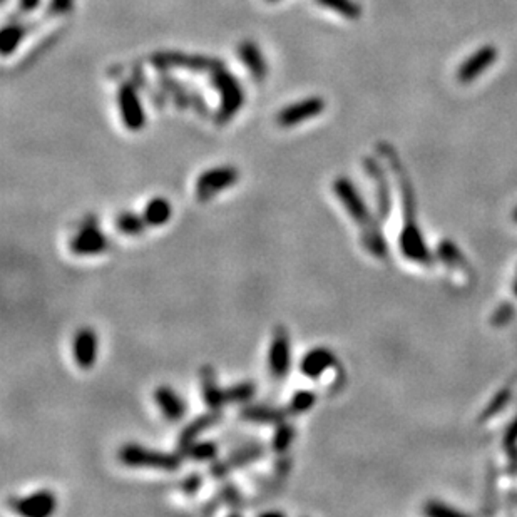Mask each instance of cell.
Returning a JSON list of instances; mask_svg holds the SVG:
<instances>
[{
  "instance_id": "cell-1",
  "label": "cell",
  "mask_w": 517,
  "mask_h": 517,
  "mask_svg": "<svg viewBox=\"0 0 517 517\" xmlns=\"http://www.w3.org/2000/svg\"><path fill=\"white\" fill-rule=\"evenodd\" d=\"M332 190L341 206L347 211V215L352 218L353 223L360 229L362 243L367 248V251L370 255L377 256V258H383L387 255V243L383 239L382 232H380L377 220L371 216L369 206H367V203L358 193L352 179L345 176L337 178L333 181Z\"/></svg>"
},
{
  "instance_id": "cell-2",
  "label": "cell",
  "mask_w": 517,
  "mask_h": 517,
  "mask_svg": "<svg viewBox=\"0 0 517 517\" xmlns=\"http://www.w3.org/2000/svg\"><path fill=\"white\" fill-rule=\"evenodd\" d=\"M118 460L124 467L131 469H155V471L174 472L183 464L181 454L149 448L141 444H124L118 451Z\"/></svg>"
},
{
  "instance_id": "cell-3",
  "label": "cell",
  "mask_w": 517,
  "mask_h": 517,
  "mask_svg": "<svg viewBox=\"0 0 517 517\" xmlns=\"http://www.w3.org/2000/svg\"><path fill=\"white\" fill-rule=\"evenodd\" d=\"M209 83L220 92V108L215 114V122L218 126L228 124L236 116V113L245 104V91L239 80L234 78L225 67H218L209 76Z\"/></svg>"
},
{
  "instance_id": "cell-4",
  "label": "cell",
  "mask_w": 517,
  "mask_h": 517,
  "mask_svg": "<svg viewBox=\"0 0 517 517\" xmlns=\"http://www.w3.org/2000/svg\"><path fill=\"white\" fill-rule=\"evenodd\" d=\"M149 62L157 71L185 69L193 72H213L218 67H223V62L220 59H213L208 57V55L199 54L173 52V50H160V52H155L151 55V59H149Z\"/></svg>"
},
{
  "instance_id": "cell-5",
  "label": "cell",
  "mask_w": 517,
  "mask_h": 517,
  "mask_svg": "<svg viewBox=\"0 0 517 517\" xmlns=\"http://www.w3.org/2000/svg\"><path fill=\"white\" fill-rule=\"evenodd\" d=\"M239 179V171L234 166H216L209 168L196 178L194 196L199 203H209L221 191L234 186Z\"/></svg>"
},
{
  "instance_id": "cell-6",
  "label": "cell",
  "mask_w": 517,
  "mask_h": 517,
  "mask_svg": "<svg viewBox=\"0 0 517 517\" xmlns=\"http://www.w3.org/2000/svg\"><path fill=\"white\" fill-rule=\"evenodd\" d=\"M267 454V446L262 442H248L245 446L234 448L229 455H226L225 459L221 460H215L211 465H209V471L208 474L211 476V479H225L228 477L229 474H233L238 469L246 467V465L256 462L260 460L262 457Z\"/></svg>"
},
{
  "instance_id": "cell-7",
  "label": "cell",
  "mask_w": 517,
  "mask_h": 517,
  "mask_svg": "<svg viewBox=\"0 0 517 517\" xmlns=\"http://www.w3.org/2000/svg\"><path fill=\"white\" fill-rule=\"evenodd\" d=\"M69 248L71 253L76 256H96L109 250L111 239L102 233L96 218H89L72 236Z\"/></svg>"
},
{
  "instance_id": "cell-8",
  "label": "cell",
  "mask_w": 517,
  "mask_h": 517,
  "mask_svg": "<svg viewBox=\"0 0 517 517\" xmlns=\"http://www.w3.org/2000/svg\"><path fill=\"white\" fill-rule=\"evenodd\" d=\"M118 108L121 113V121L127 131L138 132L146 126V114L141 104L138 85L134 83H122L118 89Z\"/></svg>"
},
{
  "instance_id": "cell-9",
  "label": "cell",
  "mask_w": 517,
  "mask_h": 517,
  "mask_svg": "<svg viewBox=\"0 0 517 517\" xmlns=\"http://www.w3.org/2000/svg\"><path fill=\"white\" fill-rule=\"evenodd\" d=\"M292 369V345H290L288 330L278 325L273 332V339L268 350V370L273 380L283 382Z\"/></svg>"
},
{
  "instance_id": "cell-10",
  "label": "cell",
  "mask_w": 517,
  "mask_h": 517,
  "mask_svg": "<svg viewBox=\"0 0 517 517\" xmlns=\"http://www.w3.org/2000/svg\"><path fill=\"white\" fill-rule=\"evenodd\" d=\"M7 504L19 516L47 517L55 512L57 497L49 489H41L31 495H24V497H10Z\"/></svg>"
},
{
  "instance_id": "cell-11",
  "label": "cell",
  "mask_w": 517,
  "mask_h": 517,
  "mask_svg": "<svg viewBox=\"0 0 517 517\" xmlns=\"http://www.w3.org/2000/svg\"><path fill=\"white\" fill-rule=\"evenodd\" d=\"M325 108H327V102H325L323 97L311 96L280 109L278 113H276L275 121L280 127H285L286 129V127L298 126V124L309 121V119L320 116L325 111Z\"/></svg>"
},
{
  "instance_id": "cell-12",
  "label": "cell",
  "mask_w": 517,
  "mask_h": 517,
  "mask_svg": "<svg viewBox=\"0 0 517 517\" xmlns=\"http://www.w3.org/2000/svg\"><path fill=\"white\" fill-rule=\"evenodd\" d=\"M499 50L494 45L487 44L479 47L472 55H469L457 69V79L462 84H471L477 78H481L493 64L497 61Z\"/></svg>"
},
{
  "instance_id": "cell-13",
  "label": "cell",
  "mask_w": 517,
  "mask_h": 517,
  "mask_svg": "<svg viewBox=\"0 0 517 517\" xmlns=\"http://www.w3.org/2000/svg\"><path fill=\"white\" fill-rule=\"evenodd\" d=\"M99 353V339L96 330L91 327L79 328L72 340V357L76 365L83 370H89L96 365Z\"/></svg>"
},
{
  "instance_id": "cell-14",
  "label": "cell",
  "mask_w": 517,
  "mask_h": 517,
  "mask_svg": "<svg viewBox=\"0 0 517 517\" xmlns=\"http://www.w3.org/2000/svg\"><path fill=\"white\" fill-rule=\"evenodd\" d=\"M286 417H290L286 407H275L268 404H250L239 410V418L250 424L278 425L280 422L286 420Z\"/></svg>"
},
{
  "instance_id": "cell-15",
  "label": "cell",
  "mask_w": 517,
  "mask_h": 517,
  "mask_svg": "<svg viewBox=\"0 0 517 517\" xmlns=\"http://www.w3.org/2000/svg\"><path fill=\"white\" fill-rule=\"evenodd\" d=\"M236 54L239 61L243 62V66H245L248 72H250L251 79L256 80V83H263V80L267 79L268 66L256 42L253 41L239 42Z\"/></svg>"
},
{
  "instance_id": "cell-16",
  "label": "cell",
  "mask_w": 517,
  "mask_h": 517,
  "mask_svg": "<svg viewBox=\"0 0 517 517\" xmlns=\"http://www.w3.org/2000/svg\"><path fill=\"white\" fill-rule=\"evenodd\" d=\"M337 365V355L327 347L311 348L305 353V357L300 362V370L305 377L309 378H320L327 370Z\"/></svg>"
},
{
  "instance_id": "cell-17",
  "label": "cell",
  "mask_w": 517,
  "mask_h": 517,
  "mask_svg": "<svg viewBox=\"0 0 517 517\" xmlns=\"http://www.w3.org/2000/svg\"><path fill=\"white\" fill-rule=\"evenodd\" d=\"M221 418H223V413L221 410H209V412L203 413V416L193 418L190 424L185 425V429L181 430L178 439V448L179 451H185L187 446L196 442L201 434H204L206 430L213 429L216 424H220Z\"/></svg>"
},
{
  "instance_id": "cell-18",
  "label": "cell",
  "mask_w": 517,
  "mask_h": 517,
  "mask_svg": "<svg viewBox=\"0 0 517 517\" xmlns=\"http://www.w3.org/2000/svg\"><path fill=\"white\" fill-rule=\"evenodd\" d=\"M199 382L203 400L209 410H223L226 404L225 388L220 387L216 371L211 365H203L199 369Z\"/></svg>"
},
{
  "instance_id": "cell-19",
  "label": "cell",
  "mask_w": 517,
  "mask_h": 517,
  "mask_svg": "<svg viewBox=\"0 0 517 517\" xmlns=\"http://www.w3.org/2000/svg\"><path fill=\"white\" fill-rule=\"evenodd\" d=\"M155 402L169 422H179L186 416V402L174 388L168 385L157 387L155 390Z\"/></svg>"
},
{
  "instance_id": "cell-20",
  "label": "cell",
  "mask_w": 517,
  "mask_h": 517,
  "mask_svg": "<svg viewBox=\"0 0 517 517\" xmlns=\"http://www.w3.org/2000/svg\"><path fill=\"white\" fill-rule=\"evenodd\" d=\"M363 164H365L367 174H369L371 181H374V187L375 191H377L380 216L385 218L388 216V213H390V187H388L385 173L380 168L378 162L371 160V157H365V160H363Z\"/></svg>"
},
{
  "instance_id": "cell-21",
  "label": "cell",
  "mask_w": 517,
  "mask_h": 517,
  "mask_svg": "<svg viewBox=\"0 0 517 517\" xmlns=\"http://www.w3.org/2000/svg\"><path fill=\"white\" fill-rule=\"evenodd\" d=\"M157 80H160L161 91L171 97L178 109H187L191 106V91L176 80L168 71H157Z\"/></svg>"
},
{
  "instance_id": "cell-22",
  "label": "cell",
  "mask_w": 517,
  "mask_h": 517,
  "mask_svg": "<svg viewBox=\"0 0 517 517\" xmlns=\"http://www.w3.org/2000/svg\"><path fill=\"white\" fill-rule=\"evenodd\" d=\"M144 220L149 228H160V226H164L173 216V206L166 198L162 196H156L151 201H148V204L144 206L143 211Z\"/></svg>"
},
{
  "instance_id": "cell-23",
  "label": "cell",
  "mask_w": 517,
  "mask_h": 517,
  "mask_svg": "<svg viewBox=\"0 0 517 517\" xmlns=\"http://www.w3.org/2000/svg\"><path fill=\"white\" fill-rule=\"evenodd\" d=\"M25 34H27V27L22 24H8L0 32V52L3 57H8L14 54L20 42L24 41Z\"/></svg>"
},
{
  "instance_id": "cell-24",
  "label": "cell",
  "mask_w": 517,
  "mask_h": 517,
  "mask_svg": "<svg viewBox=\"0 0 517 517\" xmlns=\"http://www.w3.org/2000/svg\"><path fill=\"white\" fill-rule=\"evenodd\" d=\"M114 226H116L119 233L126 234V236H139V234H143L149 228L143 215L139 216L131 211L119 213L116 220H114Z\"/></svg>"
},
{
  "instance_id": "cell-25",
  "label": "cell",
  "mask_w": 517,
  "mask_h": 517,
  "mask_svg": "<svg viewBox=\"0 0 517 517\" xmlns=\"http://www.w3.org/2000/svg\"><path fill=\"white\" fill-rule=\"evenodd\" d=\"M218 497L223 506L228 507V512L232 516H238L243 512V506H245V501H243V494L239 490V487L234 484L232 481H225L223 484L220 486L218 489Z\"/></svg>"
},
{
  "instance_id": "cell-26",
  "label": "cell",
  "mask_w": 517,
  "mask_h": 517,
  "mask_svg": "<svg viewBox=\"0 0 517 517\" xmlns=\"http://www.w3.org/2000/svg\"><path fill=\"white\" fill-rule=\"evenodd\" d=\"M218 452H220V447L213 440H201V442L196 440L185 451H181V454L186 455L187 459L196 460V462H215Z\"/></svg>"
},
{
  "instance_id": "cell-27",
  "label": "cell",
  "mask_w": 517,
  "mask_h": 517,
  "mask_svg": "<svg viewBox=\"0 0 517 517\" xmlns=\"http://www.w3.org/2000/svg\"><path fill=\"white\" fill-rule=\"evenodd\" d=\"M295 435H297V430L295 427L290 424V422H280L278 425H275V432H273V439H271V448L276 452V454H286L288 448L292 447Z\"/></svg>"
},
{
  "instance_id": "cell-28",
  "label": "cell",
  "mask_w": 517,
  "mask_h": 517,
  "mask_svg": "<svg viewBox=\"0 0 517 517\" xmlns=\"http://www.w3.org/2000/svg\"><path fill=\"white\" fill-rule=\"evenodd\" d=\"M315 2L350 20L360 19L362 15V7L358 6L355 0H315Z\"/></svg>"
},
{
  "instance_id": "cell-29",
  "label": "cell",
  "mask_w": 517,
  "mask_h": 517,
  "mask_svg": "<svg viewBox=\"0 0 517 517\" xmlns=\"http://www.w3.org/2000/svg\"><path fill=\"white\" fill-rule=\"evenodd\" d=\"M256 395V383L245 380V382H236L228 388H225L226 404H248Z\"/></svg>"
},
{
  "instance_id": "cell-30",
  "label": "cell",
  "mask_w": 517,
  "mask_h": 517,
  "mask_svg": "<svg viewBox=\"0 0 517 517\" xmlns=\"http://www.w3.org/2000/svg\"><path fill=\"white\" fill-rule=\"evenodd\" d=\"M315 402H317V394L313 390H298L295 392L290 399L288 404H286V410H288V416L290 417H297L302 416V413L309 412V410L313 407Z\"/></svg>"
},
{
  "instance_id": "cell-31",
  "label": "cell",
  "mask_w": 517,
  "mask_h": 517,
  "mask_svg": "<svg viewBox=\"0 0 517 517\" xmlns=\"http://www.w3.org/2000/svg\"><path fill=\"white\" fill-rule=\"evenodd\" d=\"M203 482H204L203 474H199V472L190 474V476H186L181 482L183 494L187 495V497H193V495H196L201 490V487H203Z\"/></svg>"
},
{
  "instance_id": "cell-32",
  "label": "cell",
  "mask_w": 517,
  "mask_h": 517,
  "mask_svg": "<svg viewBox=\"0 0 517 517\" xmlns=\"http://www.w3.org/2000/svg\"><path fill=\"white\" fill-rule=\"evenodd\" d=\"M74 8V0H50L49 2V15H67Z\"/></svg>"
},
{
  "instance_id": "cell-33",
  "label": "cell",
  "mask_w": 517,
  "mask_h": 517,
  "mask_svg": "<svg viewBox=\"0 0 517 517\" xmlns=\"http://www.w3.org/2000/svg\"><path fill=\"white\" fill-rule=\"evenodd\" d=\"M427 514L430 516H459L460 512H457L455 509H448V507H444L442 504H432V506L427 507Z\"/></svg>"
},
{
  "instance_id": "cell-34",
  "label": "cell",
  "mask_w": 517,
  "mask_h": 517,
  "mask_svg": "<svg viewBox=\"0 0 517 517\" xmlns=\"http://www.w3.org/2000/svg\"><path fill=\"white\" fill-rule=\"evenodd\" d=\"M42 0H19V14L27 15L39 8Z\"/></svg>"
},
{
  "instance_id": "cell-35",
  "label": "cell",
  "mask_w": 517,
  "mask_h": 517,
  "mask_svg": "<svg viewBox=\"0 0 517 517\" xmlns=\"http://www.w3.org/2000/svg\"><path fill=\"white\" fill-rule=\"evenodd\" d=\"M191 108H194L196 113L201 114V116H204V114L208 113V108H206V104H204L203 97H201L198 92H193V91H191Z\"/></svg>"
},
{
  "instance_id": "cell-36",
  "label": "cell",
  "mask_w": 517,
  "mask_h": 517,
  "mask_svg": "<svg viewBox=\"0 0 517 517\" xmlns=\"http://www.w3.org/2000/svg\"><path fill=\"white\" fill-rule=\"evenodd\" d=\"M514 220L517 221V208H516V211H514Z\"/></svg>"
},
{
  "instance_id": "cell-37",
  "label": "cell",
  "mask_w": 517,
  "mask_h": 517,
  "mask_svg": "<svg viewBox=\"0 0 517 517\" xmlns=\"http://www.w3.org/2000/svg\"><path fill=\"white\" fill-rule=\"evenodd\" d=\"M267 2H271L273 3V2H278V0H267Z\"/></svg>"
}]
</instances>
